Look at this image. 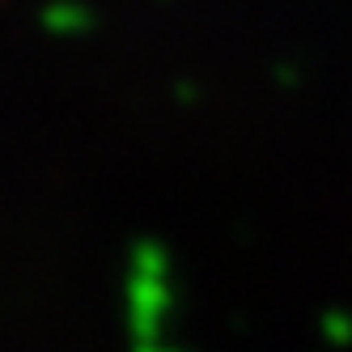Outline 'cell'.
Instances as JSON below:
<instances>
[{"label":"cell","instance_id":"cell-1","mask_svg":"<svg viewBox=\"0 0 352 352\" xmlns=\"http://www.w3.org/2000/svg\"><path fill=\"white\" fill-rule=\"evenodd\" d=\"M166 310V289H162V276H132V327H136V340L148 344L157 336V322Z\"/></svg>","mask_w":352,"mask_h":352},{"label":"cell","instance_id":"cell-2","mask_svg":"<svg viewBox=\"0 0 352 352\" xmlns=\"http://www.w3.org/2000/svg\"><path fill=\"white\" fill-rule=\"evenodd\" d=\"M89 9L77 5V0H56V5H47L43 9V30H52V34H81L89 30Z\"/></svg>","mask_w":352,"mask_h":352},{"label":"cell","instance_id":"cell-3","mask_svg":"<svg viewBox=\"0 0 352 352\" xmlns=\"http://www.w3.org/2000/svg\"><path fill=\"white\" fill-rule=\"evenodd\" d=\"M132 259H136V272H140V276H162V267H166V259H162V250H157L153 242H136V250H132Z\"/></svg>","mask_w":352,"mask_h":352},{"label":"cell","instance_id":"cell-4","mask_svg":"<svg viewBox=\"0 0 352 352\" xmlns=\"http://www.w3.org/2000/svg\"><path fill=\"white\" fill-rule=\"evenodd\" d=\"M322 331H327V340H331V344H348L352 340V322L344 314H327L322 318Z\"/></svg>","mask_w":352,"mask_h":352},{"label":"cell","instance_id":"cell-5","mask_svg":"<svg viewBox=\"0 0 352 352\" xmlns=\"http://www.w3.org/2000/svg\"><path fill=\"white\" fill-rule=\"evenodd\" d=\"M140 352H162V348H153V340H148V344H140Z\"/></svg>","mask_w":352,"mask_h":352}]
</instances>
